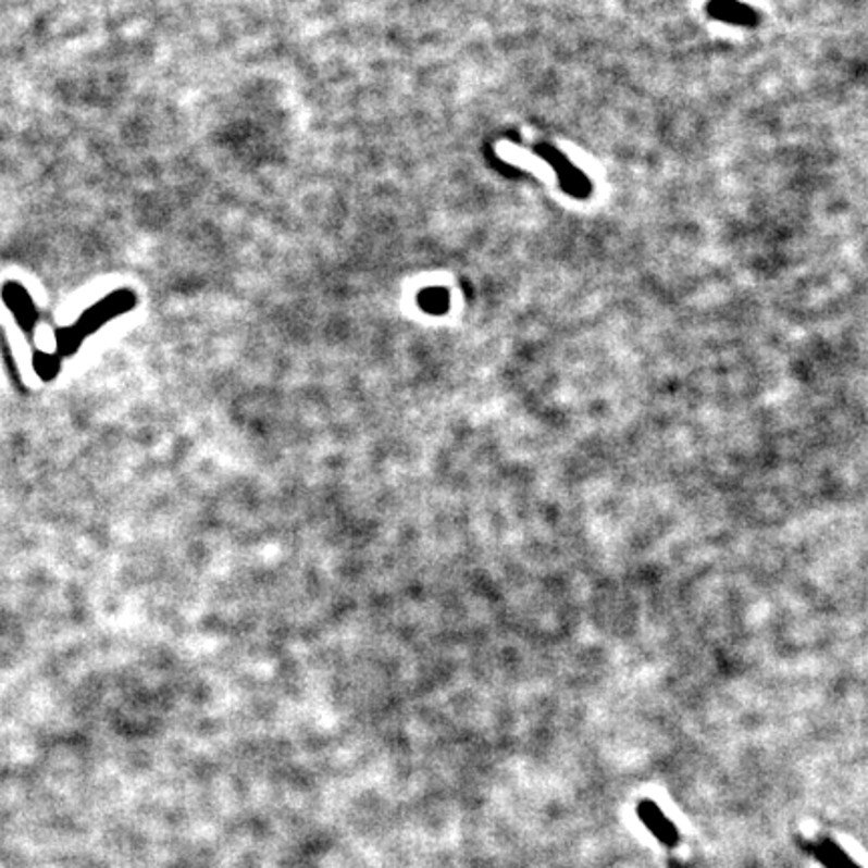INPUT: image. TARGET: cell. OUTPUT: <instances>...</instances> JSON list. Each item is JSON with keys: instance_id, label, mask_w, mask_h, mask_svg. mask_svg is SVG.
<instances>
[{"instance_id": "cell-1", "label": "cell", "mask_w": 868, "mask_h": 868, "mask_svg": "<svg viewBox=\"0 0 868 868\" xmlns=\"http://www.w3.org/2000/svg\"><path fill=\"white\" fill-rule=\"evenodd\" d=\"M635 815L661 846L673 851L682 841L680 829L671 822L670 816L664 813V808L656 801L642 798L640 803L635 804Z\"/></svg>"}, {"instance_id": "cell-2", "label": "cell", "mask_w": 868, "mask_h": 868, "mask_svg": "<svg viewBox=\"0 0 868 868\" xmlns=\"http://www.w3.org/2000/svg\"><path fill=\"white\" fill-rule=\"evenodd\" d=\"M706 13L714 21L734 27H756L760 23V14L740 0H710L706 4Z\"/></svg>"}, {"instance_id": "cell-3", "label": "cell", "mask_w": 868, "mask_h": 868, "mask_svg": "<svg viewBox=\"0 0 868 868\" xmlns=\"http://www.w3.org/2000/svg\"><path fill=\"white\" fill-rule=\"evenodd\" d=\"M803 848L806 855L813 856L816 863L824 868H863L855 858L848 856L839 842L832 841L829 836L804 842Z\"/></svg>"}, {"instance_id": "cell-4", "label": "cell", "mask_w": 868, "mask_h": 868, "mask_svg": "<svg viewBox=\"0 0 868 868\" xmlns=\"http://www.w3.org/2000/svg\"><path fill=\"white\" fill-rule=\"evenodd\" d=\"M540 153L543 158L549 159L553 165L557 168V172L561 175L563 185H566V189L569 194L581 196V198H585V196L590 194L592 187H590L587 177H585L583 173L578 172L571 163H567L566 158H561L557 151H553L551 147H540Z\"/></svg>"}, {"instance_id": "cell-5", "label": "cell", "mask_w": 868, "mask_h": 868, "mask_svg": "<svg viewBox=\"0 0 868 868\" xmlns=\"http://www.w3.org/2000/svg\"><path fill=\"white\" fill-rule=\"evenodd\" d=\"M424 303H426V306H433V303H441V306H443V303H445V292H441V289H438V292H429V294L424 296Z\"/></svg>"}, {"instance_id": "cell-6", "label": "cell", "mask_w": 868, "mask_h": 868, "mask_svg": "<svg viewBox=\"0 0 868 868\" xmlns=\"http://www.w3.org/2000/svg\"><path fill=\"white\" fill-rule=\"evenodd\" d=\"M668 867L670 868H684V865L680 863V860H675L673 856H671L670 860H668Z\"/></svg>"}]
</instances>
